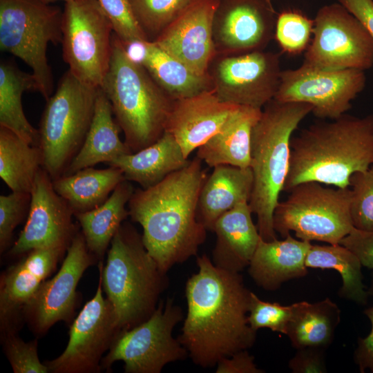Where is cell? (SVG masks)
<instances>
[{"mask_svg": "<svg viewBox=\"0 0 373 373\" xmlns=\"http://www.w3.org/2000/svg\"><path fill=\"white\" fill-rule=\"evenodd\" d=\"M365 84L364 70H327L303 63L297 68L282 70L274 99L282 102L309 104L315 117L332 120L351 108L352 101L363 91Z\"/></svg>", "mask_w": 373, "mask_h": 373, "instance_id": "cell-13", "label": "cell"}, {"mask_svg": "<svg viewBox=\"0 0 373 373\" xmlns=\"http://www.w3.org/2000/svg\"><path fill=\"white\" fill-rule=\"evenodd\" d=\"M42 1H44L46 3H50L55 1H64L65 3H66V2L73 1V0H42Z\"/></svg>", "mask_w": 373, "mask_h": 373, "instance_id": "cell-48", "label": "cell"}, {"mask_svg": "<svg viewBox=\"0 0 373 373\" xmlns=\"http://www.w3.org/2000/svg\"><path fill=\"white\" fill-rule=\"evenodd\" d=\"M314 19L295 10L278 15L274 37L282 52L298 55L307 50L313 32Z\"/></svg>", "mask_w": 373, "mask_h": 373, "instance_id": "cell-36", "label": "cell"}, {"mask_svg": "<svg viewBox=\"0 0 373 373\" xmlns=\"http://www.w3.org/2000/svg\"><path fill=\"white\" fill-rule=\"evenodd\" d=\"M189 162L174 137L164 132L149 146L124 155L108 164L119 169L126 180L147 189L182 169Z\"/></svg>", "mask_w": 373, "mask_h": 373, "instance_id": "cell-27", "label": "cell"}, {"mask_svg": "<svg viewBox=\"0 0 373 373\" xmlns=\"http://www.w3.org/2000/svg\"><path fill=\"white\" fill-rule=\"evenodd\" d=\"M363 313L370 320L372 329L365 338H358L354 359L361 373L367 370L373 372V306L366 309Z\"/></svg>", "mask_w": 373, "mask_h": 373, "instance_id": "cell-45", "label": "cell"}, {"mask_svg": "<svg viewBox=\"0 0 373 373\" xmlns=\"http://www.w3.org/2000/svg\"><path fill=\"white\" fill-rule=\"evenodd\" d=\"M43 162L39 146L0 126V177L12 191L30 193Z\"/></svg>", "mask_w": 373, "mask_h": 373, "instance_id": "cell-33", "label": "cell"}, {"mask_svg": "<svg viewBox=\"0 0 373 373\" xmlns=\"http://www.w3.org/2000/svg\"><path fill=\"white\" fill-rule=\"evenodd\" d=\"M324 352V349L316 347L298 349L288 366L294 373L327 372Z\"/></svg>", "mask_w": 373, "mask_h": 373, "instance_id": "cell-43", "label": "cell"}, {"mask_svg": "<svg viewBox=\"0 0 373 373\" xmlns=\"http://www.w3.org/2000/svg\"><path fill=\"white\" fill-rule=\"evenodd\" d=\"M253 180L250 167H213L202 187L198 204V219L207 231H213L216 222L224 213L249 202Z\"/></svg>", "mask_w": 373, "mask_h": 373, "instance_id": "cell-25", "label": "cell"}, {"mask_svg": "<svg viewBox=\"0 0 373 373\" xmlns=\"http://www.w3.org/2000/svg\"><path fill=\"white\" fill-rule=\"evenodd\" d=\"M111 21L115 35L122 43L149 40L133 12L129 0H98Z\"/></svg>", "mask_w": 373, "mask_h": 373, "instance_id": "cell-41", "label": "cell"}, {"mask_svg": "<svg viewBox=\"0 0 373 373\" xmlns=\"http://www.w3.org/2000/svg\"><path fill=\"white\" fill-rule=\"evenodd\" d=\"M121 131L108 99L99 88L93 120L85 140L62 175H71L100 162L108 164L131 153L130 149L119 137Z\"/></svg>", "mask_w": 373, "mask_h": 373, "instance_id": "cell-26", "label": "cell"}, {"mask_svg": "<svg viewBox=\"0 0 373 373\" xmlns=\"http://www.w3.org/2000/svg\"><path fill=\"white\" fill-rule=\"evenodd\" d=\"M264 107L251 132L249 167L254 180L249 204L257 217L260 236L271 241L277 238L273 216L289 172L292 134L312 106L273 99Z\"/></svg>", "mask_w": 373, "mask_h": 373, "instance_id": "cell-4", "label": "cell"}, {"mask_svg": "<svg viewBox=\"0 0 373 373\" xmlns=\"http://www.w3.org/2000/svg\"><path fill=\"white\" fill-rule=\"evenodd\" d=\"M313 38L303 64L327 70L373 66V38L365 26L340 3L318 9Z\"/></svg>", "mask_w": 373, "mask_h": 373, "instance_id": "cell-12", "label": "cell"}, {"mask_svg": "<svg viewBox=\"0 0 373 373\" xmlns=\"http://www.w3.org/2000/svg\"><path fill=\"white\" fill-rule=\"evenodd\" d=\"M142 66L173 100L213 89L209 74L204 76L196 74L153 41H146V52Z\"/></svg>", "mask_w": 373, "mask_h": 373, "instance_id": "cell-32", "label": "cell"}, {"mask_svg": "<svg viewBox=\"0 0 373 373\" xmlns=\"http://www.w3.org/2000/svg\"><path fill=\"white\" fill-rule=\"evenodd\" d=\"M220 0H194L153 41L199 75L217 55L213 20Z\"/></svg>", "mask_w": 373, "mask_h": 373, "instance_id": "cell-19", "label": "cell"}, {"mask_svg": "<svg viewBox=\"0 0 373 373\" xmlns=\"http://www.w3.org/2000/svg\"><path fill=\"white\" fill-rule=\"evenodd\" d=\"M134 190L131 182L125 180L100 206L74 215L82 228L86 244L96 259L103 258L113 236L129 216L126 205Z\"/></svg>", "mask_w": 373, "mask_h": 373, "instance_id": "cell-28", "label": "cell"}, {"mask_svg": "<svg viewBox=\"0 0 373 373\" xmlns=\"http://www.w3.org/2000/svg\"><path fill=\"white\" fill-rule=\"evenodd\" d=\"M240 106L222 101L213 89L173 102L165 131L180 146L186 158L222 128Z\"/></svg>", "mask_w": 373, "mask_h": 373, "instance_id": "cell-21", "label": "cell"}, {"mask_svg": "<svg viewBox=\"0 0 373 373\" xmlns=\"http://www.w3.org/2000/svg\"><path fill=\"white\" fill-rule=\"evenodd\" d=\"M99 88L111 103L131 153L149 146L164 134L173 99L144 66L128 58L115 33L109 69Z\"/></svg>", "mask_w": 373, "mask_h": 373, "instance_id": "cell-6", "label": "cell"}, {"mask_svg": "<svg viewBox=\"0 0 373 373\" xmlns=\"http://www.w3.org/2000/svg\"><path fill=\"white\" fill-rule=\"evenodd\" d=\"M292 305V315L286 335L296 348L325 350L333 341L341 321V311L330 298L316 303L300 301Z\"/></svg>", "mask_w": 373, "mask_h": 373, "instance_id": "cell-29", "label": "cell"}, {"mask_svg": "<svg viewBox=\"0 0 373 373\" xmlns=\"http://www.w3.org/2000/svg\"><path fill=\"white\" fill-rule=\"evenodd\" d=\"M367 29L373 38V0H338Z\"/></svg>", "mask_w": 373, "mask_h": 373, "instance_id": "cell-46", "label": "cell"}, {"mask_svg": "<svg viewBox=\"0 0 373 373\" xmlns=\"http://www.w3.org/2000/svg\"><path fill=\"white\" fill-rule=\"evenodd\" d=\"M196 264L185 286L187 313L178 339L196 365L210 367L254 345L256 332L247 320L251 291L240 273L217 267L206 254Z\"/></svg>", "mask_w": 373, "mask_h": 373, "instance_id": "cell-1", "label": "cell"}, {"mask_svg": "<svg viewBox=\"0 0 373 373\" xmlns=\"http://www.w3.org/2000/svg\"><path fill=\"white\" fill-rule=\"evenodd\" d=\"M251 213L249 202H245L217 220L213 230L216 242L211 259L215 266L238 273L249 266L261 239Z\"/></svg>", "mask_w": 373, "mask_h": 373, "instance_id": "cell-23", "label": "cell"}, {"mask_svg": "<svg viewBox=\"0 0 373 373\" xmlns=\"http://www.w3.org/2000/svg\"><path fill=\"white\" fill-rule=\"evenodd\" d=\"M26 223L10 250L19 256L38 248L68 247L77 233L73 211L55 190L52 180L41 167L36 176Z\"/></svg>", "mask_w": 373, "mask_h": 373, "instance_id": "cell-18", "label": "cell"}, {"mask_svg": "<svg viewBox=\"0 0 373 373\" xmlns=\"http://www.w3.org/2000/svg\"><path fill=\"white\" fill-rule=\"evenodd\" d=\"M68 247L32 249L8 267L0 280V326L3 336L16 332L26 305L39 285L55 269Z\"/></svg>", "mask_w": 373, "mask_h": 373, "instance_id": "cell-20", "label": "cell"}, {"mask_svg": "<svg viewBox=\"0 0 373 373\" xmlns=\"http://www.w3.org/2000/svg\"><path fill=\"white\" fill-rule=\"evenodd\" d=\"M340 244L352 251L362 266L373 269V231H364L354 227Z\"/></svg>", "mask_w": 373, "mask_h": 373, "instance_id": "cell-42", "label": "cell"}, {"mask_svg": "<svg viewBox=\"0 0 373 373\" xmlns=\"http://www.w3.org/2000/svg\"><path fill=\"white\" fill-rule=\"evenodd\" d=\"M307 268L331 269L337 271L342 279L338 291L341 298L352 300L358 305L367 303L369 294L363 283L362 265L350 249L339 244L312 245L305 258Z\"/></svg>", "mask_w": 373, "mask_h": 373, "instance_id": "cell-34", "label": "cell"}, {"mask_svg": "<svg viewBox=\"0 0 373 373\" xmlns=\"http://www.w3.org/2000/svg\"><path fill=\"white\" fill-rule=\"evenodd\" d=\"M290 147L283 191L307 182L349 188L354 173L373 165V113L314 123L291 137Z\"/></svg>", "mask_w": 373, "mask_h": 373, "instance_id": "cell-3", "label": "cell"}, {"mask_svg": "<svg viewBox=\"0 0 373 373\" xmlns=\"http://www.w3.org/2000/svg\"><path fill=\"white\" fill-rule=\"evenodd\" d=\"M62 17L59 7L42 0H0V49L32 69L46 101L53 90L47 48L61 44Z\"/></svg>", "mask_w": 373, "mask_h": 373, "instance_id": "cell-8", "label": "cell"}, {"mask_svg": "<svg viewBox=\"0 0 373 373\" xmlns=\"http://www.w3.org/2000/svg\"><path fill=\"white\" fill-rule=\"evenodd\" d=\"M3 350L15 373H48L47 366L41 363L37 354L36 339L25 342L10 332L3 336Z\"/></svg>", "mask_w": 373, "mask_h": 373, "instance_id": "cell-40", "label": "cell"}, {"mask_svg": "<svg viewBox=\"0 0 373 373\" xmlns=\"http://www.w3.org/2000/svg\"><path fill=\"white\" fill-rule=\"evenodd\" d=\"M98 88L84 84L68 70L46 101L38 128L39 146L42 168L52 180L64 173L85 140Z\"/></svg>", "mask_w": 373, "mask_h": 373, "instance_id": "cell-7", "label": "cell"}, {"mask_svg": "<svg viewBox=\"0 0 373 373\" xmlns=\"http://www.w3.org/2000/svg\"><path fill=\"white\" fill-rule=\"evenodd\" d=\"M99 270L103 289L121 331L146 321L169 285L166 272L149 254L142 236L127 222L113 236L106 264L103 267L100 261Z\"/></svg>", "mask_w": 373, "mask_h": 373, "instance_id": "cell-5", "label": "cell"}, {"mask_svg": "<svg viewBox=\"0 0 373 373\" xmlns=\"http://www.w3.org/2000/svg\"><path fill=\"white\" fill-rule=\"evenodd\" d=\"M61 30L68 70L84 84L99 88L109 69L114 31L98 0L66 2Z\"/></svg>", "mask_w": 373, "mask_h": 373, "instance_id": "cell-10", "label": "cell"}, {"mask_svg": "<svg viewBox=\"0 0 373 373\" xmlns=\"http://www.w3.org/2000/svg\"><path fill=\"white\" fill-rule=\"evenodd\" d=\"M182 318V310L173 299L160 300L146 321L118 333L102 359L101 370L122 361L126 373H160L168 363L186 358L187 351L173 336Z\"/></svg>", "mask_w": 373, "mask_h": 373, "instance_id": "cell-11", "label": "cell"}, {"mask_svg": "<svg viewBox=\"0 0 373 373\" xmlns=\"http://www.w3.org/2000/svg\"><path fill=\"white\" fill-rule=\"evenodd\" d=\"M277 17L271 0H220L213 27L217 54L263 50L274 36Z\"/></svg>", "mask_w": 373, "mask_h": 373, "instance_id": "cell-17", "label": "cell"}, {"mask_svg": "<svg viewBox=\"0 0 373 373\" xmlns=\"http://www.w3.org/2000/svg\"><path fill=\"white\" fill-rule=\"evenodd\" d=\"M216 373H262L264 370L258 368L254 356L248 350L239 351L233 355L223 358L217 364Z\"/></svg>", "mask_w": 373, "mask_h": 373, "instance_id": "cell-44", "label": "cell"}, {"mask_svg": "<svg viewBox=\"0 0 373 373\" xmlns=\"http://www.w3.org/2000/svg\"><path fill=\"white\" fill-rule=\"evenodd\" d=\"M351 216L354 227L373 231V165L350 178Z\"/></svg>", "mask_w": 373, "mask_h": 373, "instance_id": "cell-37", "label": "cell"}, {"mask_svg": "<svg viewBox=\"0 0 373 373\" xmlns=\"http://www.w3.org/2000/svg\"><path fill=\"white\" fill-rule=\"evenodd\" d=\"M262 109L240 106L222 128L197 151V157L209 166H250L251 138Z\"/></svg>", "mask_w": 373, "mask_h": 373, "instance_id": "cell-24", "label": "cell"}, {"mask_svg": "<svg viewBox=\"0 0 373 373\" xmlns=\"http://www.w3.org/2000/svg\"><path fill=\"white\" fill-rule=\"evenodd\" d=\"M125 180L118 168L109 166L107 169H96L90 166L71 175H61L53 180L52 184L75 215L100 206Z\"/></svg>", "mask_w": 373, "mask_h": 373, "instance_id": "cell-30", "label": "cell"}, {"mask_svg": "<svg viewBox=\"0 0 373 373\" xmlns=\"http://www.w3.org/2000/svg\"><path fill=\"white\" fill-rule=\"evenodd\" d=\"M278 202L273 216L274 229L285 238L290 231L302 240L339 244L354 228L350 188L332 189L307 182L291 189Z\"/></svg>", "mask_w": 373, "mask_h": 373, "instance_id": "cell-9", "label": "cell"}, {"mask_svg": "<svg viewBox=\"0 0 373 373\" xmlns=\"http://www.w3.org/2000/svg\"><path fill=\"white\" fill-rule=\"evenodd\" d=\"M39 87L32 73L19 69L10 61L0 63V126L15 132L32 146H39L38 129L27 119L21 97L26 91L39 92Z\"/></svg>", "mask_w": 373, "mask_h": 373, "instance_id": "cell-31", "label": "cell"}, {"mask_svg": "<svg viewBox=\"0 0 373 373\" xmlns=\"http://www.w3.org/2000/svg\"><path fill=\"white\" fill-rule=\"evenodd\" d=\"M194 0H129L134 15L153 41Z\"/></svg>", "mask_w": 373, "mask_h": 373, "instance_id": "cell-35", "label": "cell"}, {"mask_svg": "<svg viewBox=\"0 0 373 373\" xmlns=\"http://www.w3.org/2000/svg\"><path fill=\"white\" fill-rule=\"evenodd\" d=\"M96 260L82 233L77 231L67 249L59 271L51 279L42 282L23 308V318L35 334H44L56 323L72 321L77 304L78 283Z\"/></svg>", "mask_w": 373, "mask_h": 373, "instance_id": "cell-16", "label": "cell"}, {"mask_svg": "<svg viewBox=\"0 0 373 373\" xmlns=\"http://www.w3.org/2000/svg\"><path fill=\"white\" fill-rule=\"evenodd\" d=\"M31 202V193L12 191L0 195V252L10 246L13 231L28 216Z\"/></svg>", "mask_w": 373, "mask_h": 373, "instance_id": "cell-39", "label": "cell"}, {"mask_svg": "<svg viewBox=\"0 0 373 373\" xmlns=\"http://www.w3.org/2000/svg\"><path fill=\"white\" fill-rule=\"evenodd\" d=\"M248 314L249 325L255 332L268 328L286 335L292 315V305L285 306L278 303L263 301L251 292Z\"/></svg>", "mask_w": 373, "mask_h": 373, "instance_id": "cell-38", "label": "cell"}, {"mask_svg": "<svg viewBox=\"0 0 373 373\" xmlns=\"http://www.w3.org/2000/svg\"><path fill=\"white\" fill-rule=\"evenodd\" d=\"M102 275L95 296L74 319L69 340L58 357L44 363L52 373H95L101 370L103 354L121 331L110 301L102 291Z\"/></svg>", "mask_w": 373, "mask_h": 373, "instance_id": "cell-14", "label": "cell"}, {"mask_svg": "<svg viewBox=\"0 0 373 373\" xmlns=\"http://www.w3.org/2000/svg\"><path fill=\"white\" fill-rule=\"evenodd\" d=\"M206 179L196 157L159 183L135 189L128 202L129 216L142 227L146 250L164 272L196 256L205 241L198 204Z\"/></svg>", "mask_w": 373, "mask_h": 373, "instance_id": "cell-2", "label": "cell"}, {"mask_svg": "<svg viewBox=\"0 0 373 373\" xmlns=\"http://www.w3.org/2000/svg\"><path fill=\"white\" fill-rule=\"evenodd\" d=\"M288 233L283 240H260L249 265V274L261 288L273 291L289 280L308 274L305 258L312 246Z\"/></svg>", "mask_w": 373, "mask_h": 373, "instance_id": "cell-22", "label": "cell"}, {"mask_svg": "<svg viewBox=\"0 0 373 373\" xmlns=\"http://www.w3.org/2000/svg\"><path fill=\"white\" fill-rule=\"evenodd\" d=\"M280 55L263 50L226 55L212 69L213 89L222 101L262 108L278 90Z\"/></svg>", "mask_w": 373, "mask_h": 373, "instance_id": "cell-15", "label": "cell"}, {"mask_svg": "<svg viewBox=\"0 0 373 373\" xmlns=\"http://www.w3.org/2000/svg\"><path fill=\"white\" fill-rule=\"evenodd\" d=\"M369 295L373 296V274L372 275L371 284L370 288L367 289Z\"/></svg>", "mask_w": 373, "mask_h": 373, "instance_id": "cell-47", "label": "cell"}]
</instances>
